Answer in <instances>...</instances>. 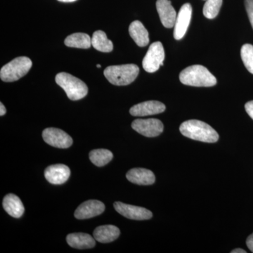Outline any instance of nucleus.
Returning <instances> with one entry per match:
<instances>
[{
  "label": "nucleus",
  "instance_id": "9d476101",
  "mask_svg": "<svg viewBox=\"0 0 253 253\" xmlns=\"http://www.w3.org/2000/svg\"><path fill=\"white\" fill-rule=\"evenodd\" d=\"M192 15V7L189 3H186L181 6L174 25V38L176 41L182 39L185 36Z\"/></svg>",
  "mask_w": 253,
  "mask_h": 253
},
{
  "label": "nucleus",
  "instance_id": "dca6fc26",
  "mask_svg": "<svg viewBox=\"0 0 253 253\" xmlns=\"http://www.w3.org/2000/svg\"><path fill=\"white\" fill-rule=\"evenodd\" d=\"M95 239L89 234L84 233H73L66 237L68 244L76 249H90L94 248L96 242Z\"/></svg>",
  "mask_w": 253,
  "mask_h": 253
},
{
  "label": "nucleus",
  "instance_id": "f3484780",
  "mask_svg": "<svg viewBox=\"0 0 253 253\" xmlns=\"http://www.w3.org/2000/svg\"><path fill=\"white\" fill-rule=\"evenodd\" d=\"M3 208L6 212L15 218H20L24 213L25 208L21 199L16 195H6L3 200Z\"/></svg>",
  "mask_w": 253,
  "mask_h": 253
},
{
  "label": "nucleus",
  "instance_id": "bb28decb",
  "mask_svg": "<svg viewBox=\"0 0 253 253\" xmlns=\"http://www.w3.org/2000/svg\"><path fill=\"white\" fill-rule=\"evenodd\" d=\"M246 244H247L250 251L253 253V234L248 237L247 240H246Z\"/></svg>",
  "mask_w": 253,
  "mask_h": 253
},
{
  "label": "nucleus",
  "instance_id": "c85d7f7f",
  "mask_svg": "<svg viewBox=\"0 0 253 253\" xmlns=\"http://www.w3.org/2000/svg\"><path fill=\"white\" fill-rule=\"evenodd\" d=\"M231 253H246V251L241 249H237L231 251Z\"/></svg>",
  "mask_w": 253,
  "mask_h": 253
},
{
  "label": "nucleus",
  "instance_id": "f8f14e48",
  "mask_svg": "<svg viewBox=\"0 0 253 253\" xmlns=\"http://www.w3.org/2000/svg\"><path fill=\"white\" fill-rule=\"evenodd\" d=\"M166 106L163 103L158 101H148L134 105L129 110V113L132 116L144 117L159 114L166 111Z\"/></svg>",
  "mask_w": 253,
  "mask_h": 253
},
{
  "label": "nucleus",
  "instance_id": "393cba45",
  "mask_svg": "<svg viewBox=\"0 0 253 253\" xmlns=\"http://www.w3.org/2000/svg\"><path fill=\"white\" fill-rule=\"evenodd\" d=\"M246 11L249 16L250 22L253 28V0H245Z\"/></svg>",
  "mask_w": 253,
  "mask_h": 253
},
{
  "label": "nucleus",
  "instance_id": "0eeeda50",
  "mask_svg": "<svg viewBox=\"0 0 253 253\" xmlns=\"http://www.w3.org/2000/svg\"><path fill=\"white\" fill-rule=\"evenodd\" d=\"M131 127L146 137L159 136L164 129L163 123L160 120L154 118L135 120L131 123Z\"/></svg>",
  "mask_w": 253,
  "mask_h": 253
},
{
  "label": "nucleus",
  "instance_id": "b1692460",
  "mask_svg": "<svg viewBox=\"0 0 253 253\" xmlns=\"http://www.w3.org/2000/svg\"><path fill=\"white\" fill-rule=\"evenodd\" d=\"M241 56L244 66L250 73L253 74V45L246 44L241 49Z\"/></svg>",
  "mask_w": 253,
  "mask_h": 253
},
{
  "label": "nucleus",
  "instance_id": "f03ea898",
  "mask_svg": "<svg viewBox=\"0 0 253 253\" xmlns=\"http://www.w3.org/2000/svg\"><path fill=\"white\" fill-rule=\"evenodd\" d=\"M182 84L192 86L210 87L217 84V79L209 71L201 65H194L183 70L179 75Z\"/></svg>",
  "mask_w": 253,
  "mask_h": 253
},
{
  "label": "nucleus",
  "instance_id": "423d86ee",
  "mask_svg": "<svg viewBox=\"0 0 253 253\" xmlns=\"http://www.w3.org/2000/svg\"><path fill=\"white\" fill-rule=\"evenodd\" d=\"M165 50L161 42H156L149 46L146 56L143 59V68L146 72L154 73L163 66Z\"/></svg>",
  "mask_w": 253,
  "mask_h": 253
},
{
  "label": "nucleus",
  "instance_id": "7ed1b4c3",
  "mask_svg": "<svg viewBox=\"0 0 253 253\" xmlns=\"http://www.w3.org/2000/svg\"><path fill=\"white\" fill-rule=\"evenodd\" d=\"M139 73V68L135 64H125L109 66L104 70V74L110 83L117 86H125L133 83Z\"/></svg>",
  "mask_w": 253,
  "mask_h": 253
},
{
  "label": "nucleus",
  "instance_id": "7c9ffc66",
  "mask_svg": "<svg viewBox=\"0 0 253 253\" xmlns=\"http://www.w3.org/2000/svg\"><path fill=\"white\" fill-rule=\"evenodd\" d=\"M96 67L101 68V65H99V64L96 65Z\"/></svg>",
  "mask_w": 253,
  "mask_h": 253
},
{
  "label": "nucleus",
  "instance_id": "412c9836",
  "mask_svg": "<svg viewBox=\"0 0 253 253\" xmlns=\"http://www.w3.org/2000/svg\"><path fill=\"white\" fill-rule=\"evenodd\" d=\"M91 45L101 52H111L113 49L112 42L108 39L106 33L102 31L94 32L91 38Z\"/></svg>",
  "mask_w": 253,
  "mask_h": 253
},
{
  "label": "nucleus",
  "instance_id": "20e7f679",
  "mask_svg": "<svg viewBox=\"0 0 253 253\" xmlns=\"http://www.w3.org/2000/svg\"><path fill=\"white\" fill-rule=\"evenodd\" d=\"M56 84L63 88L68 99L73 101L83 99L88 94V87L84 82L67 73H60L55 78Z\"/></svg>",
  "mask_w": 253,
  "mask_h": 253
},
{
  "label": "nucleus",
  "instance_id": "5701e85b",
  "mask_svg": "<svg viewBox=\"0 0 253 253\" xmlns=\"http://www.w3.org/2000/svg\"><path fill=\"white\" fill-rule=\"evenodd\" d=\"M222 0H206L204 6V15L208 19H213L219 14Z\"/></svg>",
  "mask_w": 253,
  "mask_h": 253
},
{
  "label": "nucleus",
  "instance_id": "9b49d317",
  "mask_svg": "<svg viewBox=\"0 0 253 253\" xmlns=\"http://www.w3.org/2000/svg\"><path fill=\"white\" fill-rule=\"evenodd\" d=\"M105 206L102 202L96 200H89L83 203L76 209L75 217L78 219H86L96 217L102 214Z\"/></svg>",
  "mask_w": 253,
  "mask_h": 253
},
{
  "label": "nucleus",
  "instance_id": "f257e3e1",
  "mask_svg": "<svg viewBox=\"0 0 253 253\" xmlns=\"http://www.w3.org/2000/svg\"><path fill=\"white\" fill-rule=\"evenodd\" d=\"M179 130L186 137L202 142L215 143L219 139V134L215 129L198 120L185 121L181 125Z\"/></svg>",
  "mask_w": 253,
  "mask_h": 253
},
{
  "label": "nucleus",
  "instance_id": "a211bd4d",
  "mask_svg": "<svg viewBox=\"0 0 253 253\" xmlns=\"http://www.w3.org/2000/svg\"><path fill=\"white\" fill-rule=\"evenodd\" d=\"M121 231L117 226L113 225L100 226L94 231L95 240L103 244H107L114 241L119 237Z\"/></svg>",
  "mask_w": 253,
  "mask_h": 253
},
{
  "label": "nucleus",
  "instance_id": "1a4fd4ad",
  "mask_svg": "<svg viewBox=\"0 0 253 253\" xmlns=\"http://www.w3.org/2000/svg\"><path fill=\"white\" fill-rule=\"evenodd\" d=\"M114 208L121 215L134 220H146L153 217L152 212L146 208L123 204L122 202L115 203Z\"/></svg>",
  "mask_w": 253,
  "mask_h": 253
},
{
  "label": "nucleus",
  "instance_id": "39448f33",
  "mask_svg": "<svg viewBox=\"0 0 253 253\" xmlns=\"http://www.w3.org/2000/svg\"><path fill=\"white\" fill-rule=\"evenodd\" d=\"M32 66L33 63L29 58L20 56L1 68L0 78L1 81L6 83L18 81L29 72Z\"/></svg>",
  "mask_w": 253,
  "mask_h": 253
},
{
  "label": "nucleus",
  "instance_id": "ddd939ff",
  "mask_svg": "<svg viewBox=\"0 0 253 253\" xmlns=\"http://www.w3.org/2000/svg\"><path fill=\"white\" fill-rule=\"evenodd\" d=\"M156 9L163 26L167 28L174 27L177 15L171 1L169 0H157Z\"/></svg>",
  "mask_w": 253,
  "mask_h": 253
},
{
  "label": "nucleus",
  "instance_id": "4be33fe9",
  "mask_svg": "<svg viewBox=\"0 0 253 253\" xmlns=\"http://www.w3.org/2000/svg\"><path fill=\"white\" fill-rule=\"evenodd\" d=\"M89 156L91 162L98 167L106 166L113 158L112 152L107 149L93 150L89 153Z\"/></svg>",
  "mask_w": 253,
  "mask_h": 253
},
{
  "label": "nucleus",
  "instance_id": "c756f323",
  "mask_svg": "<svg viewBox=\"0 0 253 253\" xmlns=\"http://www.w3.org/2000/svg\"><path fill=\"white\" fill-rule=\"evenodd\" d=\"M58 1H61V2H73L76 0H58Z\"/></svg>",
  "mask_w": 253,
  "mask_h": 253
},
{
  "label": "nucleus",
  "instance_id": "2eb2a0df",
  "mask_svg": "<svg viewBox=\"0 0 253 253\" xmlns=\"http://www.w3.org/2000/svg\"><path fill=\"white\" fill-rule=\"evenodd\" d=\"M126 177L130 182L139 185H151L156 181L154 173L145 168H133L126 173Z\"/></svg>",
  "mask_w": 253,
  "mask_h": 253
},
{
  "label": "nucleus",
  "instance_id": "aec40b11",
  "mask_svg": "<svg viewBox=\"0 0 253 253\" xmlns=\"http://www.w3.org/2000/svg\"><path fill=\"white\" fill-rule=\"evenodd\" d=\"M64 43L68 47L89 49L91 45V39L89 35L77 33L68 36Z\"/></svg>",
  "mask_w": 253,
  "mask_h": 253
},
{
  "label": "nucleus",
  "instance_id": "6e6552de",
  "mask_svg": "<svg viewBox=\"0 0 253 253\" xmlns=\"http://www.w3.org/2000/svg\"><path fill=\"white\" fill-rule=\"evenodd\" d=\"M42 137L46 144L59 149H68L73 144L71 136L58 128H46L43 131Z\"/></svg>",
  "mask_w": 253,
  "mask_h": 253
},
{
  "label": "nucleus",
  "instance_id": "4468645a",
  "mask_svg": "<svg viewBox=\"0 0 253 253\" xmlns=\"http://www.w3.org/2000/svg\"><path fill=\"white\" fill-rule=\"evenodd\" d=\"M71 170L68 166L63 164L52 165L46 168L44 176L46 180L52 184H62L68 180Z\"/></svg>",
  "mask_w": 253,
  "mask_h": 253
},
{
  "label": "nucleus",
  "instance_id": "6ab92c4d",
  "mask_svg": "<svg viewBox=\"0 0 253 253\" xmlns=\"http://www.w3.org/2000/svg\"><path fill=\"white\" fill-rule=\"evenodd\" d=\"M129 33L138 46H145L149 44V33L140 21H133L129 26Z\"/></svg>",
  "mask_w": 253,
  "mask_h": 253
},
{
  "label": "nucleus",
  "instance_id": "cd10ccee",
  "mask_svg": "<svg viewBox=\"0 0 253 253\" xmlns=\"http://www.w3.org/2000/svg\"><path fill=\"white\" fill-rule=\"evenodd\" d=\"M6 108H5V106L3 105L2 103H1V104H0V116H4V115L6 114Z\"/></svg>",
  "mask_w": 253,
  "mask_h": 253
},
{
  "label": "nucleus",
  "instance_id": "a878e982",
  "mask_svg": "<svg viewBox=\"0 0 253 253\" xmlns=\"http://www.w3.org/2000/svg\"><path fill=\"white\" fill-rule=\"evenodd\" d=\"M245 109L246 112L249 115L250 117L253 120V101H249L245 105Z\"/></svg>",
  "mask_w": 253,
  "mask_h": 253
}]
</instances>
